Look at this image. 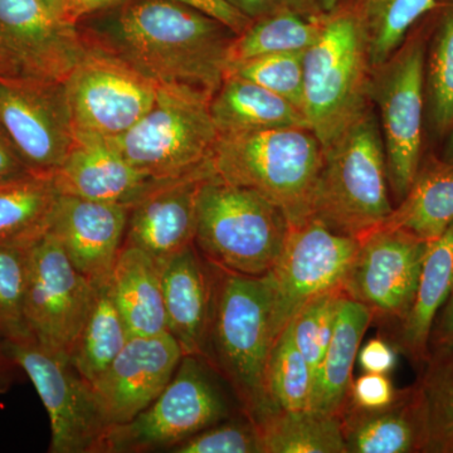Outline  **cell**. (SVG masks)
I'll return each instance as SVG.
<instances>
[{"label":"cell","instance_id":"obj_45","mask_svg":"<svg viewBox=\"0 0 453 453\" xmlns=\"http://www.w3.org/2000/svg\"><path fill=\"white\" fill-rule=\"evenodd\" d=\"M453 347V290L441 310L432 330L429 354L432 350Z\"/></svg>","mask_w":453,"mask_h":453},{"label":"cell","instance_id":"obj_39","mask_svg":"<svg viewBox=\"0 0 453 453\" xmlns=\"http://www.w3.org/2000/svg\"><path fill=\"white\" fill-rule=\"evenodd\" d=\"M173 453H262L257 425L243 414L203 429L172 449Z\"/></svg>","mask_w":453,"mask_h":453},{"label":"cell","instance_id":"obj_19","mask_svg":"<svg viewBox=\"0 0 453 453\" xmlns=\"http://www.w3.org/2000/svg\"><path fill=\"white\" fill-rule=\"evenodd\" d=\"M53 178L61 195L127 208L172 181L159 180L131 165L109 139L77 133L70 153Z\"/></svg>","mask_w":453,"mask_h":453},{"label":"cell","instance_id":"obj_36","mask_svg":"<svg viewBox=\"0 0 453 453\" xmlns=\"http://www.w3.org/2000/svg\"><path fill=\"white\" fill-rule=\"evenodd\" d=\"M35 241L0 243V336L8 342L31 335L26 324L25 297Z\"/></svg>","mask_w":453,"mask_h":453},{"label":"cell","instance_id":"obj_44","mask_svg":"<svg viewBox=\"0 0 453 453\" xmlns=\"http://www.w3.org/2000/svg\"><path fill=\"white\" fill-rule=\"evenodd\" d=\"M29 173L32 172L27 168L7 134L0 127V181L22 177Z\"/></svg>","mask_w":453,"mask_h":453},{"label":"cell","instance_id":"obj_41","mask_svg":"<svg viewBox=\"0 0 453 453\" xmlns=\"http://www.w3.org/2000/svg\"><path fill=\"white\" fill-rule=\"evenodd\" d=\"M252 20L280 12H291L305 17L324 14L318 0H228Z\"/></svg>","mask_w":453,"mask_h":453},{"label":"cell","instance_id":"obj_14","mask_svg":"<svg viewBox=\"0 0 453 453\" xmlns=\"http://www.w3.org/2000/svg\"><path fill=\"white\" fill-rule=\"evenodd\" d=\"M83 52L79 26L40 0H0V77L65 82Z\"/></svg>","mask_w":453,"mask_h":453},{"label":"cell","instance_id":"obj_33","mask_svg":"<svg viewBox=\"0 0 453 453\" xmlns=\"http://www.w3.org/2000/svg\"><path fill=\"white\" fill-rule=\"evenodd\" d=\"M314 383V372L297 348L288 324L268 357L266 395L271 413L311 411Z\"/></svg>","mask_w":453,"mask_h":453},{"label":"cell","instance_id":"obj_27","mask_svg":"<svg viewBox=\"0 0 453 453\" xmlns=\"http://www.w3.org/2000/svg\"><path fill=\"white\" fill-rule=\"evenodd\" d=\"M452 290L453 223L429 242L412 306L402 320V347L416 362H427L434 325Z\"/></svg>","mask_w":453,"mask_h":453},{"label":"cell","instance_id":"obj_40","mask_svg":"<svg viewBox=\"0 0 453 453\" xmlns=\"http://www.w3.org/2000/svg\"><path fill=\"white\" fill-rule=\"evenodd\" d=\"M399 393L386 374L365 372L351 384L348 402L359 410H383L395 403Z\"/></svg>","mask_w":453,"mask_h":453},{"label":"cell","instance_id":"obj_5","mask_svg":"<svg viewBox=\"0 0 453 453\" xmlns=\"http://www.w3.org/2000/svg\"><path fill=\"white\" fill-rule=\"evenodd\" d=\"M321 162L320 140L300 127L219 135L211 157L220 179L264 196L290 226L310 219Z\"/></svg>","mask_w":453,"mask_h":453},{"label":"cell","instance_id":"obj_38","mask_svg":"<svg viewBox=\"0 0 453 453\" xmlns=\"http://www.w3.org/2000/svg\"><path fill=\"white\" fill-rule=\"evenodd\" d=\"M342 295V288H338L315 297L290 323L295 342L315 377L332 340Z\"/></svg>","mask_w":453,"mask_h":453},{"label":"cell","instance_id":"obj_3","mask_svg":"<svg viewBox=\"0 0 453 453\" xmlns=\"http://www.w3.org/2000/svg\"><path fill=\"white\" fill-rule=\"evenodd\" d=\"M386 148L374 105L323 146L310 219L335 234L362 240L393 211Z\"/></svg>","mask_w":453,"mask_h":453},{"label":"cell","instance_id":"obj_20","mask_svg":"<svg viewBox=\"0 0 453 453\" xmlns=\"http://www.w3.org/2000/svg\"><path fill=\"white\" fill-rule=\"evenodd\" d=\"M214 170L168 181L130 207L124 246L162 261L195 244L198 195Z\"/></svg>","mask_w":453,"mask_h":453},{"label":"cell","instance_id":"obj_49","mask_svg":"<svg viewBox=\"0 0 453 453\" xmlns=\"http://www.w3.org/2000/svg\"><path fill=\"white\" fill-rule=\"evenodd\" d=\"M442 159L447 160V162L453 163V127L451 133L447 136V144L445 146V151H443Z\"/></svg>","mask_w":453,"mask_h":453},{"label":"cell","instance_id":"obj_17","mask_svg":"<svg viewBox=\"0 0 453 453\" xmlns=\"http://www.w3.org/2000/svg\"><path fill=\"white\" fill-rule=\"evenodd\" d=\"M184 353L168 332L131 335L105 372L91 383L111 426L131 421L163 392Z\"/></svg>","mask_w":453,"mask_h":453},{"label":"cell","instance_id":"obj_21","mask_svg":"<svg viewBox=\"0 0 453 453\" xmlns=\"http://www.w3.org/2000/svg\"><path fill=\"white\" fill-rule=\"evenodd\" d=\"M162 276L166 330L184 356L204 357L213 291L211 265L196 244L157 261Z\"/></svg>","mask_w":453,"mask_h":453},{"label":"cell","instance_id":"obj_1","mask_svg":"<svg viewBox=\"0 0 453 453\" xmlns=\"http://www.w3.org/2000/svg\"><path fill=\"white\" fill-rule=\"evenodd\" d=\"M83 41L112 53L157 86L214 96L234 35L177 0H125L79 22Z\"/></svg>","mask_w":453,"mask_h":453},{"label":"cell","instance_id":"obj_47","mask_svg":"<svg viewBox=\"0 0 453 453\" xmlns=\"http://www.w3.org/2000/svg\"><path fill=\"white\" fill-rule=\"evenodd\" d=\"M16 368L18 365L12 356L8 340L0 336V392L7 388Z\"/></svg>","mask_w":453,"mask_h":453},{"label":"cell","instance_id":"obj_26","mask_svg":"<svg viewBox=\"0 0 453 453\" xmlns=\"http://www.w3.org/2000/svg\"><path fill=\"white\" fill-rule=\"evenodd\" d=\"M452 223L453 163L425 153L412 186L383 226L402 229L429 243Z\"/></svg>","mask_w":453,"mask_h":453},{"label":"cell","instance_id":"obj_2","mask_svg":"<svg viewBox=\"0 0 453 453\" xmlns=\"http://www.w3.org/2000/svg\"><path fill=\"white\" fill-rule=\"evenodd\" d=\"M211 273L204 359L228 384L243 413L258 423L271 414L266 368L275 340L270 280L267 273L242 275L214 265Z\"/></svg>","mask_w":453,"mask_h":453},{"label":"cell","instance_id":"obj_48","mask_svg":"<svg viewBox=\"0 0 453 453\" xmlns=\"http://www.w3.org/2000/svg\"><path fill=\"white\" fill-rule=\"evenodd\" d=\"M40 2L59 19L74 25L73 20V0H40Z\"/></svg>","mask_w":453,"mask_h":453},{"label":"cell","instance_id":"obj_12","mask_svg":"<svg viewBox=\"0 0 453 453\" xmlns=\"http://www.w3.org/2000/svg\"><path fill=\"white\" fill-rule=\"evenodd\" d=\"M359 244L315 219L290 226L281 255L267 273L275 342L306 303L342 288Z\"/></svg>","mask_w":453,"mask_h":453},{"label":"cell","instance_id":"obj_6","mask_svg":"<svg viewBox=\"0 0 453 453\" xmlns=\"http://www.w3.org/2000/svg\"><path fill=\"white\" fill-rule=\"evenodd\" d=\"M290 231L281 208L214 173L198 195L195 244L214 266L262 276L275 266Z\"/></svg>","mask_w":453,"mask_h":453},{"label":"cell","instance_id":"obj_24","mask_svg":"<svg viewBox=\"0 0 453 453\" xmlns=\"http://www.w3.org/2000/svg\"><path fill=\"white\" fill-rule=\"evenodd\" d=\"M372 318L371 310L342 292L332 340L315 377L311 404L314 412L342 416L353 384L354 363Z\"/></svg>","mask_w":453,"mask_h":453},{"label":"cell","instance_id":"obj_50","mask_svg":"<svg viewBox=\"0 0 453 453\" xmlns=\"http://www.w3.org/2000/svg\"><path fill=\"white\" fill-rule=\"evenodd\" d=\"M342 0H318L319 7H320L323 13L332 11Z\"/></svg>","mask_w":453,"mask_h":453},{"label":"cell","instance_id":"obj_43","mask_svg":"<svg viewBox=\"0 0 453 453\" xmlns=\"http://www.w3.org/2000/svg\"><path fill=\"white\" fill-rule=\"evenodd\" d=\"M357 360L365 372L387 374L395 369L396 354L388 342L381 339H372L359 349Z\"/></svg>","mask_w":453,"mask_h":453},{"label":"cell","instance_id":"obj_23","mask_svg":"<svg viewBox=\"0 0 453 453\" xmlns=\"http://www.w3.org/2000/svg\"><path fill=\"white\" fill-rule=\"evenodd\" d=\"M210 110L219 135L292 127L310 129L308 119L299 107L234 74L225 76L211 97Z\"/></svg>","mask_w":453,"mask_h":453},{"label":"cell","instance_id":"obj_9","mask_svg":"<svg viewBox=\"0 0 453 453\" xmlns=\"http://www.w3.org/2000/svg\"><path fill=\"white\" fill-rule=\"evenodd\" d=\"M222 377L202 357L184 356L153 403L131 421L112 426L103 453L172 451L203 429L234 416Z\"/></svg>","mask_w":453,"mask_h":453},{"label":"cell","instance_id":"obj_7","mask_svg":"<svg viewBox=\"0 0 453 453\" xmlns=\"http://www.w3.org/2000/svg\"><path fill=\"white\" fill-rule=\"evenodd\" d=\"M211 100L195 89L159 86L151 109L122 135L109 140L131 165L159 180L213 170L211 157L219 131Z\"/></svg>","mask_w":453,"mask_h":453},{"label":"cell","instance_id":"obj_16","mask_svg":"<svg viewBox=\"0 0 453 453\" xmlns=\"http://www.w3.org/2000/svg\"><path fill=\"white\" fill-rule=\"evenodd\" d=\"M428 244L402 229L380 226L360 240L342 292L372 316L403 320L412 306Z\"/></svg>","mask_w":453,"mask_h":453},{"label":"cell","instance_id":"obj_4","mask_svg":"<svg viewBox=\"0 0 453 453\" xmlns=\"http://www.w3.org/2000/svg\"><path fill=\"white\" fill-rule=\"evenodd\" d=\"M372 57L359 0H342L303 55V113L327 146L372 105Z\"/></svg>","mask_w":453,"mask_h":453},{"label":"cell","instance_id":"obj_32","mask_svg":"<svg viewBox=\"0 0 453 453\" xmlns=\"http://www.w3.org/2000/svg\"><path fill=\"white\" fill-rule=\"evenodd\" d=\"M324 14L305 17L280 12L252 20L247 31L237 35L231 44L226 67L256 57L305 52L320 35Z\"/></svg>","mask_w":453,"mask_h":453},{"label":"cell","instance_id":"obj_42","mask_svg":"<svg viewBox=\"0 0 453 453\" xmlns=\"http://www.w3.org/2000/svg\"><path fill=\"white\" fill-rule=\"evenodd\" d=\"M187 7L228 27L235 35H241L251 26L252 19L235 8L228 0H177Z\"/></svg>","mask_w":453,"mask_h":453},{"label":"cell","instance_id":"obj_11","mask_svg":"<svg viewBox=\"0 0 453 453\" xmlns=\"http://www.w3.org/2000/svg\"><path fill=\"white\" fill-rule=\"evenodd\" d=\"M85 42V52L65 80V96L77 134L113 139L154 105V81L112 53Z\"/></svg>","mask_w":453,"mask_h":453},{"label":"cell","instance_id":"obj_13","mask_svg":"<svg viewBox=\"0 0 453 453\" xmlns=\"http://www.w3.org/2000/svg\"><path fill=\"white\" fill-rule=\"evenodd\" d=\"M94 294L95 285L73 266L55 235L47 231L32 243L25 318L40 344L68 357Z\"/></svg>","mask_w":453,"mask_h":453},{"label":"cell","instance_id":"obj_15","mask_svg":"<svg viewBox=\"0 0 453 453\" xmlns=\"http://www.w3.org/2000/svg\"><path fill=\"white\" fill-rule=\"evenodd\" d=\"M0 127L29 172L55 175L74 140L65 82L0 77Z\"/></svg>","mask_w":453,"mask_h":453},{"label":"cell","instance_id":"obj_35","mask_svg":"<svg viewBox=\"0 0 453 453\" xmlns=\"http://www.w3.org/2000/svg\"><path fill=\"white\" fill-rule=\"evenodd\" d=\"M372 65L383 64L436 0H359Z\"/></svg>","mask_w":453,"mask_h":453},{"label":"cell","instance_id":"obj_22","mask_svg":"<svg viewBox=\"0 0 453 453\" xmlns=\"http://www.w3.org/2000/svg\"><path fill=\"white\" fill-rule=\"evenodd\" d=\"M348 453L425 451V419L418 390L399 393L383 410L345 407L340 416Z\"/></svg>","mask_w":453,"mask_h":453},{"label":"cell","instance_id":"obj_29","mask_svg":"<svg viewBox=\"0 0 453 453\" xmlns=\"http://www.w3.org/2000/svg\"><path fill=\"white\" fill-rule=\"evenodd\" d=\"M59 196L53 175L29 173L0 181V243L29 242L46 234Z\"/></svg>","mask_w":453,"mask_h":453},{"label":"cell","instance_id":"obj_28","mask_svg":"<svg viewBox=\"0 0 453 453\" xmlns=\"http://www.w3.org/2000/svg\"><path fill=\"white\" fill-rule=\"evenodd\" d=\"M423 17L428 25L426 119L432 135L442 139L453 127V0H436Z\"/></svg>","mask_w":453,"mask_h":453},{"label":"cell","instance_id":"obj_30","mask_svg":"<svg viewBox=\"0 0 453 453\" xmlns=\"http://www.w3.org/2000/svg\"><path fill=\"white\" fill-rule=\"evenodd\" d=\"M127 324L112 299L109 281L95 286L94 299L68 359L89 384L106 371L130 338Z\"/></svg>","mask_w":453,"mask_h":453},{"label":"cell","instance_id":"obj_37","mask_svg":"<svg viewBox=\"0 0 453 453\" xmlns=\"http://www.w3.org/2000/svg\"><path fill=\"white\" fill-rule=\"evenodd\" d=\"M303 55L305 52L275 53L256 57L226 67V74L257 83L303 110Z\"/></svg>","mask_w":453,"mask_h":453},{"label":"cell","instance_id":"obj_10","mask_svg":"<svg viewBox=\"0 0 453 453\" xmlns=\"http://www.w3.org/2000/svg\"><path fill=\"white\" fill-rule=\"evenodd\" d=\"M18 368L28 375L49 413L50 453H103L110 428L91 384L64 354L32 335L8 342Z\"/></svg>","mask_w":453,"mask_h":453},{"label":"cell","instance_id":"obj_31","mask_svg":"<svg viewBox=\"0 0 453 453\" xmlns=\"http://www.w3.org/2000/svg\"><path fill=\"white\" fill-rule=\"evenodd\" d=\"M262 453H348L338 416L275 412L256 423Z\"/></svg>","mask_w":453,"mask_h":453},{"label":"cell","instance_id":"obj_8","mask_svg":"<svg viewBox=\"0 0 453 453\" xmlns=\"http://www.w3.org/2000/svg\"><path fill=\"white\" fill-rule=\"evenodd\" d=\"M427 40V20L422 17L389 58L372 70L369 97L380 111L389 187L398 202L412 186L425 154Z\"/></svg>","mask_w":453,"mask_h":453},{"label":"cell","instance_id":"obj_18","mask_svg":"<svg viewBox=\"0 0 453 453\" xmlns=\"http://www.w3.org/2000/svg\"><path fill=\"white\" fill-rule=\"evenodd\" d=\"M129 210L125 205L59 196L49 232L92 285L109 281L124 244Z\"/></svg>","mask_w":453,"mask_h":453},{"label":"cell","instance_id":"obj_25","mask_svg":"<svg viewBox=\"0 0 453 453\" xmlns=\"http://www.w3.org/2000/svg\"><path fill=\"white\" fill-rule=\"evenodd\" d=\"M109 286L130 335L168 332L160 267L150 255L136 247H122Z\"/></svg>","mask_w":453,"mask_h":453},{"label":"cell","instance_id":"obj_46","mask_svg":"<svg viewBox=\"0 0 453 453\" xmlns=\"http://www.w3.org/2000/svg\"><path fill=\"white\" fill-rule=\"evenodd\" d=\"M125 0H73V20L79 25L85 18L118 7Z\"/></svg>","mask_w":453,"mask_h":453},{"label":"cell","instance_id":"obj_34","mask_svg":"<svg viewBox=\"0 0 453 453\" xmlns=\"http://www.w3.org/2000/svg\"><path fill=\"white\" fill-rule=\"evenodd\" d=\"M417 386L425 419V451L453 453V347L432 350Z\"/></svg>","mask_w":453,"mask_h":453}]
</instances>
